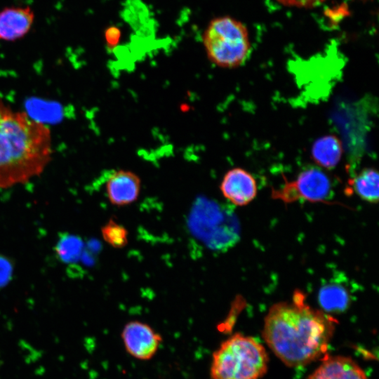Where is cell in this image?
<instances>
[{
  "mask_svg": "<svg viewBox=\"0 0 379 379\" xmlns=\"http://www.w3.org/2000/svg\"><path fill=\"white\" fill-rule=\"evenodd\" d=\"M307 379H368L361 367L344 356L327 357Z\"/></svg>",
  "mask_w": 379,
  "mask_h": 379,
  "instance_id": "cell-10",
  "label": "cell"
},
{
  "mask_svg": "<svg viewBox=\"0 0 379 379\" xmlns=\"http://www.w3.org/2000/svg\"><path fill=\"white\" fill-rule=\"evenodd\" d=\"M352 187L362 199L370 203H377L379 195V176L373 168L363 169L352 180Z\"/></svg>",
  "mask_w": 379,
  "mask_h": 379,
  "instance_id": "cell-13",
  "label": "cell"
},
{
  "mask_svg": "<svg viewBox=\"0 0 379 379\" xmlns=\"http://www.w3.org/2000/svg\"><path fill=\"white\" fill-rule=\"evenodd\" d=\"M11 265L4 258L0 256V286L6 284L11 274Z\"/></svg>",
  "mask_w": 379,
  "mask_h": 379,
  "instance_id": "cell-17",
  "label": "cell"
},
{
  "mask_svg": "<svg viewBox=\"0 0 379 379\" xmlns=\"http://www.w3.org/2000/svg\"><path fill=\"white\" fill-rule=\"evenodd\" d=\"M220 189L222 195L232 204L241 206L254 199L257 194V183L249 172L241 168H234L225 174Z\"/></svg>",
  "mask_w": 379,
  "mask_h": 379,
  "instance_id": "cell-7",
  "label": "cell"
},
{
  "mask_svg": "<svg viewBox=\"0 0 379 379\" xmlns=\"http://www.w3.org/2000/svg\"><path fill=\"white\" fill-rule=\"evenodd\" d=\"M269 355L253 338L235 333L212 354L211 379H260L268 369Z\"/></svg>",
  "mask_w": 379,
  "mask_h": 379,
  "instance_id": "cell-3",
  "label": "cell"
},
{
  "mask_svg": "<svg viewBox=\"0 0 379 379\" xmlns=\"http://www.w3.org/2000/svg\"><path fill=\"white\" fill-rule=\"evenodd\" d=\"M34 13L27 6H10L0 11V40L12 41L23 37L31 29Z\"/></svg>",
  "mask_w": 379,
  "mask_h": 379,
  "instance_id": "cell-9",
  "label": "cell"
},
{
  "mask_svg": "<svg viewBox=\"0 0 379 379\" xmlns=\"http://www.w3.org/2000/svg\"><path fill=\"white\" fill-rule=\"evenodd\" d=\"M210 61L223 68H236L248 58L251 42L246 27L230 16L210 21L202 35Z\"/></svg>",
  "mask_w": 379,
  "mask_h": 379,
  "instance_id": "cell-4",
  "label": "cell"
},
{
  "mask_svg": "<svg viewBox=\"0 0 379 379\" xmlns=\"http://www.w3.org/2000/svg\"><path fill=\"white\" fill-rule=\"evenodd\" d=\"M335 319L324 311L310 307L300 292L292 302H280L269 310L262 338L287 366L307 365L321 357L332 339Z\"/></svg>",
  "mask_w": 379,
  "mask_h": 379,
  "instance_id": "cell-1",
  "label": "cell"
},
{
  "mask_svg": "<svg viewBox=\"0 0 379 379\" xmlns=\"http://www.w3.org/2000/svg\"><path fill=\"white\" fill-rule=\"evenodd\" d=\"M279 4L291 7H296L299 8H310L316 7L326 0H276Z\"/></svg>",
  "mask_w": 379,
  "mask_h": 379,
  "instance_id": "cell-16",
  "label": "cell"
},
{
  "mask_svg": "<svg viewBox=\"0 0 379 379\" xmlns=\"http://www.w3.org/2000/svg\"><path fill=\"white\" fill-rule=\"evenodd\" d=\"M82 242L71 234H64L58 241L55 251L59 258L65 262L76 260L80 255Z\"/></svg>",
  "mask_w": 379,
  "mask_h": 379,
  "instance_id": "cell-14",
  "label": "cell"
},
{
  "mask_svg": "<svg viewBox=\"0 0 379 379\" xmlns=\"http://www.w3.org/2000/svg\"><path fill=\"white\" fill-rule=\"evenodd\" d=\"M311 154L318 166L332 169L338 164L343 155L341 141L334 135L320 137L313 143Z\"/></svg>",
  "mask_w": 379,
  "mask_h": 379,
  "instance_id": "cell-11",
  "label": "cell"
},
{
  "mask_svg": "<svg viewBox=\"0 0 379 379\" xmlns=\"http://www.w3.org/2000/svg\"><path fill=\"white\" fill-rule=\"evenodd\" d=\"M119 32L115 31V29H109L105 34V38L107 40V42L109 45H114L116 42H117L119 36Z\"/></svg>",
  "mask_w": 379,
  "mask_h": 379,
  "instance_id": "cell-18",
  "label": "cell"
},
{
  "mask_svg": "<svg viewBox=\"0 0 379 379\" xmlns=\"http://www.w3.org/2000/svg\"><path fill=\"white\" fill-rule=\"evenodd\" d=\"M51 135L43 123L0 102V188L27 182L51 161Z\"/></svg>",
  "mask_w": 379,
  "mask_h": 379,
  "instance_id": "cell-2",
  "label": "cell"
},
{
  "mask_svg": "<svg viewBox=\"0 0 379 379\" xmlns=\"http://www.w3.org/2000/svg\"><path fill=\"white\" fill-rule=\"evenodd\" d=\"M363 1H368V0H363Z\"/></svg>",
  "mask_w": 379,
  "mask_h": 379,
  "instance_id": "cell-19",
  "label": "cell"
},
{
  "mask_svg": "<svg viewBox=\"0 0 379 379\" xmlns=\"http://www.w3.org/2000/svg\"><path fill=\"white\" fill-rule=\"evenodd\" d=\"M121 335L126 352L133 357L142 361L151 359L162 342L159 333L147 324L140 321L128 322Z\"/></svg>",
  "mask_w": 379,
  "mask_h": 379,
  "instance_id": "cell-6",
  "label": "cell"
},
{
  "mask_svg": "<svg viewBox=\"0 0 379 379\" xmlns=\"http://www.w3.org/2000/svg\"><path fill=\"white\" fill-rule=\"evenodd\" d=\"M331 189L328 176L317 168H310L300 172L295 180L286 182L281 190L274 191L273 195L288 203L298 199L323 201L329 198Z\"/></svg>",
  "mask_w": 379,
  "mask_h": 379,
  "instance_id": "cell-5",
  "label": "cell"
},
{
  "mask_svg": "<svg viewBox=\"0 0 379 379\" xmlns=\"http://www.w3.org/2000/svg\"><path fill=\"white\" fill-rule=\"evenodd\" d=\"M318 299L326 312H339L344 311L348 306L350 295L345 287L333 282L321 287Z\"/></svg>",
  "mask_w": 379,
  "mask_h": 379,
  "instance_id": "cell-12",
  "label": "cell"
},
{
  "mask_svg": "<svg viewBox=\"0 0 379 379\" xmlns=\"http://www.w3.org/2000/svg\"><path fill=\"white\" fill-rule=\"evenodd\" d=\"M141 188L140 178L133 172L119 170L112 173L106 182V192L110 203L125 206L134 202Z\"/></svg>",
  "mask_w": 379,
  "mask_h": 379,
  "instance_id": "cell-8",
  "label": "cell"
},
{
  "mask_svg": "<svg viewBox=\"0 0 379 379\" xmlns=\"http://www.w3.org/2000/svg\"><path fill=\"white\" fill-rule=\"evenodd\" d=\"M101 233L104 240L114 248H123L128 243L127 230L112 219L102 227Z\"/></svg>",
  "mask_w": 379,
  "mask_h": 379,
  "instance_id": "cell-15",
  "label": "cell"
}]
</instances>
